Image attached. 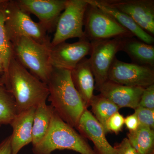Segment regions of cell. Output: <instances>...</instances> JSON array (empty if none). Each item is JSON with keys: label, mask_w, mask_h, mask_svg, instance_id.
Here are the masks:
<instances>
[{"label": "cell", "mask_w": 154, "mask_h": 154, "mask_svg": "<svg viewBox=\"0 0 154 154\" xmlns=\"http://www.w3.org/2000/svg\"><path fill=\"white\" fill-rule=\"evenodd\" d=\"M47 85L51 105L64 121L76 128L87 108L73 84L70 71L53 67Z\"/></svg>", "instance_id": "6da1fadb"}, {"label": "cell", "mask_w": 154, "mask_h": 154, "mask_svg": "<svg viewBox=\"0 0 154 154\" xmlns=\"http://www.w3.org/2000/svg\"><path fill=\"white\" fill-rule=\"evenodd\" d=\"M0 82L14 96L19 113L36 107L49 96L47 85L28 71L13 57L8 73Z\"/></svg>", "instance_id": "7a4b0ae2"}, {"label": "cell", "mask_w": 154, "mask_h": 154, "mask_svg": "<svg viewBox=\"0 0 154 154\" xmlns=\"http://www.w3.org/2000/svg\"><path fill=\"white\" fill-rule=\"evenodd\" d=\"M65 149L80 154H96L86 139L54 110L48 132L39 143L33 146L32 152L34 154H51L57 150Z\"/></svg>", "instance_id": "3957f363"}, {"label": "cell", "mask_w": 154, "mask_h": 154, "mask_svg": "<svg viewBox=\"0 0 154 154\" xmlns=\"http://www.w3.org/2000/svg\"><path fill=\"white\" fill-rule=\"evenodd\" d=\"M12 44L13 57L16 60L33 75L47 85L53 68L49 61L51 44H41L26 37L18 38Z\"/></svg>", "instance_id": "277c9868"}, {"label": "cell", "mask_w": 154, "mask_h": 154, "mask_svg": "<svg viewBox=\"0 0 154 154\" xmlns=\"http://www.w3.org/2000/svg\"><path fill=\"white\" fill-rule=\"evenodd\" d=\"M5 15V25L11 43L18 38L26 37L41 44H51L45 28L40 23L33 21L16 1H7Z\"/></svg>", "instance_id": "5b68a950"}, {"label": "cell", "mask_w": 154, "mask_h": 154, "mask_svg": "<svg viewBox=\"0 0 154 154\" xmlns=\"http://www.w3.org/2000/svg\"><path fill=\"white\" fill-rule=\"evenodd\" d=\"M88 4L84 19V33L90 42L134 36L113 17L96 6Z\"/></svg>", "instance_id": "8992f818"}, {"label": "cell", "mask_w": 154, "mask_h": 154, "mask_svg": "<svg viewBox=\"0 0 154 154\" xmlns=\"http://www.w3.org/2000/svg\"><path fill=\"white\" fill-rule=\"evenodd\" d=\"M88 3L86 0H66L64 10L60 15L51 46L64 42L69 38H86L83 26Z\"/></svg>", "instance_id": "52a82bcc"}, {"label": "cell", "mask_w": 154, "mask_h": 154, "mask_svg": "<svg viewBox=\"0 0 154 154\" xmlns=\"http://www.w3.org/2000/svg\"><path fill=\"white\" fill-rule=\"evenodd\" d=\"M123 38H112L91 42L92 50L89 59L96 91L108 80V73L116 57V55L121 51Z\"/></svg>", "instance_id": "ba28073f"}, {"label": "cell", "mask_w": 154, "mask_h": 154, "mask_svg": "<svg viewBox=\"0 0 154 154\" xmlns=\"http://www.w3.org/2000/svg\"><path fill=\"white\" fill-rule=\"evenodd\" d=\"M108 80L123 85L146 88L154 84V68L124 62L116 57Z\"/></svg>", "instance_id": "9c48e42d"}, {"label": "cell", "mask_w": 154, "mask_h": 154, "mask_svg": "<svg viewBox=\"0 0 154 154\" xmlns=\"http://www.w3.org/2000/svg\"><path fill=\"white\" fill-rule=\"evenodd\" d=\"M92 44L86 38L74 43L66 42L51 46L49 61L52 67L72 70L87 55H90Z\"/></svg>", "instance_id": "30bf717a"}, {"label": "cell", "mask_w": 154, "mask_h": 154, "mask_svg": "<svg viewBox=\"0 0 154 154\" xmlns=\"http://www.w3.org/2000/svg\"><path fill=\"white\" fill-rule=\"evenodd\" d=\"M18 6L27 14H33L47 31H55L58 20L64 10L66 0H16Z\"/></svg>", "instance_id": "8fae6325"}, {"label": "cell", "mask_w": 154, "mask_h": 154, "mask_svg": "<svg viewBox=\"0 0 154 154\" xmlns=\"http://www.w3.org/2000/svg\"><path fill=\"white\" fill-rule=\"evenodd\" d=\"M106 4L122 11L146 33L154 36V0H103Z\"/></svg>", "instance_id": "7c38bea8"}, {"label": "cell", "mask_w": 154, "mask_h": 154, "mask_svg": "<svg viewBox=\"0 0 154 154\" xmlns=\"http://www.w3.org/2000/svg\"><path fill=\"white\" fill-rule=\"evenodd\" d=\"M76 128L82 136L93 142L96 154H116L107 140L103 127L88 109L84 110Z\"/></svg>", "instance_id": "4fadbf2b"}, {"label": "cell", "mask_w": 154, "mask_h": 154, "mask_svg": "<svg viewBox=\"0 0 154 154\" xmlns=\"http://www.w3.org/2000/svg\"><path fill=\"white\" fill-rule=\"evenodd\" d=\"M144 89L123 85L107 80L98 91L119 108L128 107L135 110L138 107Z\"/></svg>", "instance_id": "5bb4252c"}, {"label": "cell", "mask_w": 154, "mask_h": 154, "mask_svg": "<svg viewBox=\"0 0 154 154\" xmlns=\"http://www.w3.org/2000/svg\"><path fill=\"white\" fill-rule=\"evenodd\" d=\"M36 107L19 113L11 122L12 154H18L24 146L32 143V127Z\"/></svg>", "instance_id": "9a60e30c"}, {"label": "cell", "mask_w": 154, "mask_h": 154, "mask_svg": "<svg viewBox=\"0 0 154 154\" xmlns=\"http://www.w3.org/2000/svg\"><path fill=\"white\" fill-rule=\"evenodd\" d=\"M70 71L73 84L88 109L94 95L95 86L89 58H84Z\"/></svg>", "instance_id": "2e32d148"}, {"label": "cell", "mask_w": 154, "mask_h": 154, "mask_svg": "<svg viewBox=\"0 0 154 154\" xmlns=\"http://www.w3.org/2000/svg\"><path fill=\"white\" fill-rule=\"evenodd\" d=\"M87 2L98 7L116 20L123 28L145 43L154 45V37L143 30L131 17L117 9L108 5L103 0H86Z\"/></svg>", "instance_id": "e0dca14e"}, {"label": "cell", "mask_w": 154, "mask_h": 154, "mask_svg": "<svg viewBox=\"0 0 154 154\" xmlns=\"http://www.w3.org/2000/svg\"><path fill=\"white\" fill-rule=\"evenodd\" d=\"M121 51L126 53L131 63L154 68V45L145 43L134 36L123 38Z\"/></svg>", "instance_id": "ac0fdd59"}, {"label": "cell", "mask_w": 154, "mask_h": 154, "mask_svg": "<svg viewBox=\"0 0 154 154\" xmlns=\"http://www.w3.org/2000/svg\"><path fill=\"white\" fill-rule=\"evenodd\" d=\"M54 111L51 105H47L46 101L41 102L36 106L32 127L33 146L39 143L47 134Z\"/></svg>", "instance_id": "d6986e66"}, {"label": "cell", "mask_w": 154, "mask_h": 154, "mask_svg": "<svg viewBox=\"0 0 154 154\" xmlns=\"http://www.w3.org/2000/svg\"><path fill=\"white\" fill-rule=\"evenodd\" d=\"M127 139L140 154H154V129L140 125L134 131H129Z\"/></svg>", "instance_id": "ffe728a7"}, {"label": "cell", "mask_w": 154, "mask_h": 154, "mask_svg": "<svg viewBox=\"0 0 154 154\" xmlns=\"http://www.w3.org/2000/svg\"><path fill=\"white\" fill-rule=\"evenodd\" d=\"M94 117L104 128L105 132L107 121L111 116L119 112L120 108L107 99L99 94L94 95L90 102Z\"/></svg>", "instance_id": "44dd1931"}, {"label": "cell", "mask_w": 154, "mask_h": 154, "mask_svg": "<svg viewBox=\"0 0 154 154\" xmlns=\"http://www.w3.org/2000/svg\"><path fill=\"white\" fill-rule=\"evenodd\" d=\"M7 0L0 3V53L2 59L4 72L2 76L8 73L9 65L13 57V45L7 34L5 25V11Z\"/></svg>", "instance_id": "7402d4cb"}, {"label": "cell", "mask_w": 154, "mask_h": 154, "mask_svg": "<svg viewBox=\"0 0 154 154\" xmlns=\"http://www.w3.org/2000/svg\"><path fill=\"white\" fill-rule=\"evenodd\" d=\"M18 114L14 96L0 82V125L11 124Z\"/></svg>", "instance_id": "603a6c76"}, {"label": "cell", "mask_w": 154, "mask_h": 154, "mask_svg": "<svg viewBox=\"0 0 154 154\" xmlns=\"http://www.w3.org/2000/svg\"><path fill=\"white\" fill-rule=\"evenodd\" d=\"M134 110L140 125L154 129V110L138 106Z\"/></svg>", "instance_id": "cb8c5ba5"}, {"label": "cell", "mask_w": 154, "mask_h": 154, "mask_svg": "<svg viewBox=\"0 0 154 154\" xmlns=\"http://www.w3.org/2000/svg\"><path fill=\"white\" fill-rule=\"evenodd\" d=\"M125 118L119 112H116L109 118L106 124L105 133H114L117 134L122 130L124 125Z\"/></svg>", "instance_id": "d4e9b609"}, {"label": "cell", "mask_w": 154, "mask_h": 154, "mask_svg": "<svg viewBox=\"0 0 154 154\" xmlns=\"http://www.w3.org/2000/svg\"><path fill=\"white\" fill-rule=\"evenodd\" d=\"M138 106L154 110V84L145 88Z\"/></svg>", "instance_id": "484cf974"}, {"label": "cell", "mask_w": 154, "mask_h": 154, "mask_svg": "<svg viewBox=\"0 0 154 154\" xmlns=\"http://www.w3.org/2000/svg\"><path fill=\"white\" fill-rule=\"evenodd\" d=\"M116 154H140L130 143L127 138H125L121 142L113 146Z\"/></svg>", "instance_id": "4316f807"}, {"label": "cell", "mask_w": 154, "mask_h": 154, "mask_svg": "<svg viewBox=\"0 0 154 154\" xmlns=\"http://www.w3.org/2000/svg\"><path fill=\"white\" fill-rule=\"evenodd\" d=\"M124 124L129 131H133L137 129L140 123L134 113L128 116L125 118Z\"/></svg>", "instance_id": "83f0119b"}, {"label": "cell", "mask_w": 154, "mask_h": 154, "mask_svg": "<svg viewBox=\"0 0 154 154\" xmlns=\"http://www.w3.org/2000/svg\"><path fill=\"white\" fill-rule=\"evenodd\" d=\"M11 139L9 136L0 143V154H12Z\"/></svg>", "instance_id": "f1b7e54d"}, {"label": "cell", "mask_w": 154, "mask_h": 154, "mask_svg": "<svg viewBox=\"0 0 154 154\" xmlns=\"http://www.w3.org/2000/svg\"><path fill=\"white\" fill-rule=\"evenodd\" d=\"M4 72V65H3L2 59L0 53V75H3Z\"/></svg>", "instance_id": "f546056e"}, {"label": "cell", "mask_w": 154, "mask_h": 154, "mask_svg": "<svg viewBox=\"0 0 154 154\" xmlns=\"http://www.w3.org/2000/svg\"><path fill=\"white\" fill-rule=\"evenodd\" d=\"M4 1H5V0H0V3L3 2H4Z\"/></svg>", "instance_id": "4dcf8cb0"}, {"label": "cell", "mask_w": 154, "mask_h": 154, "mask_svg": "<svg viewBox=\"0 0 154 154\" xmlns=\"http://www.w3.org/2000/svg\"></svg>", "instance_id": "1f68e13d"}]
</instances>
